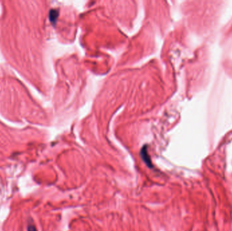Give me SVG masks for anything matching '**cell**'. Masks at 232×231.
<instances>
[{
    "mask_svg": "<svg viewBox=\"0 0 232 231\" xmlns=\"http://www.w3.org/2000/svg\"><path fill=\"white\" fill-rule=\"evenodd\" d=\"M140 155H141L143 160L144 161L145 163L147 165V166L150 167H151L152 164H151L150 157H149V155H148L146 147H143L141 152H140Z\"/></svg>",
    "mask_w": 232,
    "mask_h": 231,
    "instance_id": "obj_1",
    "label": "cell"
},
{
    "mask_svg": "<svg viewBox=\"0 0 232 231\" xmlns=\"http://www.w3.org/2000/svg\"><path fill=\"white\" fill-rule=\"evenodd\" d=\"M58 11L55 10H52L50 12V20L52 22H55L56 19L57 18L58 16Z\"/></svg>",
    "mask_w": 232,
    "mask_h": 231,
    "instance_id": "obj_2",
    "label": "cell"
},
{
    "mask_svg": "<svg viewBox=\"0 0 232 231\" xmlns=\"http://www.w3.org/2000/svg\"><path fill=\"white\" fill-rule=\"evenodd\" d=\"M28 231H37L34 226H29L28 227Z\"/></svg>",
    "mask_w": 232,
    "mask_h": 231,
    "instance_id": "obj_3",
    "label": "cell"
}]
</instances>
